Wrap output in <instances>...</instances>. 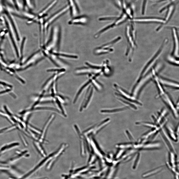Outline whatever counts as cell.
<instances>
[{
	"instance_id": "obj_1",
	"label": "cell",
	"mask_w": 179,
	"mask_h": 179,
	"mask_svg": "<svg viewBox=\"0 0 179 179\" xmlns=\"http://www.w3.org/2000/svg\"><path fill=\"white\" fill-rule=\"evenodd\" d=\"M127 25L125 30V35L127 45L125 53L129 61L132 59L134 52L137 47L136 32L135 26L133 22Z\"/></svg>"
},
{
	"instance_id": "obj_2",
	"label": "cell",
	"mask_w": 179,
	"mask_h": 179,
	"mask_svg": "<svg viewBox=\"0 0 179 179\" xmlns=\"http://www.w3.org/2000/svg\"><path fill=\"white\" fill-rule=\"evenodd\" d=\"M166 40L163 42L161 45L154 54L148 61L142 70L140 76L137 80H139L145 76L147 73L150 72L153 67L154 66L159 58L160 56L166 46L167 40Z\"/></svg>"
},
{
	"instance_id": "obj_3",
	"label": "cell",
	"mask_w": 179,
	"mask_h": 179,
	"mask_svg": "<svg viewBox=\"0 0 179 179\" xmlns=\"http://www.w3.org/2000/svg\"><path fill=\"white\" fill-rule=\"evenodd\" d=\"M115 86L116 88L118 93H115L116 95L119 97L120 99L123 101L129 102L137 106H141L142 104L141 103L137 100L135 97L132 95H130L122 87L118 86L117 85L115 84Z\"/></svg>"
},
{
	"instance_id": "obj_4",
	"label": "cell",
	"mask_w": 179,
	"mask_h": 179,
	"mask_svg": "<svg viewBox=\"0 0 179 179\" xmlns=\"http://www.w3.org/2000/svg\"><path fill=\"white\" fill-rule=\"evenodd\" d=\"M70 9V7L69 5L66 6L52 15L45 22H44V26L45 30H46V31H47L49 26L52 23L63 15Z\"/></svg>"
},
{
	"instance_id": "obj_5",
	"label": "cell",
	"mask_w": 179,
	"mask_h": 179,
	"mask_svg": "<svg viewBox=\"0 0 179 179\" xmlns=\"http://www.w3.org/2000/svg\"><path fill=\"white\" fill-rule=\"evenodd\" d=\"M130 22L140 23H166L165 20L154 17H147L134 18Z\"/></svg>"
},
{
	"instance_id": "obj_6",
	"label": "cell",
	"mask_w": 179,
	"mask_h": 179,
	"mask_svg": "<svg viewBox=\"0 0 179 179\" xmlns=\"http://www.w3.org/2000/svg\"><path fill=\"white\" fill-rule=\"evenodd\" d=\"M58 2V0H53L45 7L33 19L34 21L38 22L39 20L43 19L46 16L47 13Z\"/></svg>"
},
{
	"instance_id": "obj_7",
	"label": "cell",
	"mask_w": 179,
	"mask_h": 179,
	"mask_svg": "<svg viewBox=\"0 0 179 179\" xmlns=\"http://www.w3.org/2000/svg\"><path fill=\"white\" fill-rule=\"evenodd\" d=\"M55 115H52V116L50 117L49 120H48L43 130L41 132V136L39 137V141L40 143H44L45 142L44 140L46 136V134L47 132V130L53 120L54 119L55 117Z\"/></svg>"
},
{
	"instance_id": "obj_8",
	"label": "cell",
	"mask_w": 179,
	"mask_h": 179,
	"mask_svg": "<svg viewBox=\"0 0 179 179\" xmlns=\"http://www.w3.org/2000/svg\"><path fill=\"white\" fill-rule=\"evenodd\" d=\"M72 16H75L78 11V8L75 0H68Z\"/></svg>"
},
{
	"instance_id": "obj_9",
	"label": "cell",
	"mask_w": 179,
	"mask_h": 179,
	"mask_svg": "<svg viewBox=\"0 0 179 179\" xmlns=\"http://www.w3.org/2000/svg\"><path fill=\"white\" fill-rule=\"evenodd\" d=\"M87 19L85 17L82 16L75 18L70 20L69 22V24H86Z\"/></svg>"
},
{
	"instance_id": "obj_10",
	"label": "cell",
	"mask_w": 179,
	"mask_h": 179,
	"mask_svg": "<svg viewBox=\"0 0 179 179\" xmlns=\"http://www.w3.org/2000/svg\"><path fill=\"white\" fill-rule=\"evenodd\" d=\"M162 167L161 166L147 171L143 174L142 177L146 178L152 176L160 173L161 171Z\"/></svg>"
},
{
	"instance_id": "obj_11",
	"label": "cell",
	"mask_w": 179,
	"mask_h": 179,
	"mask_svg": "<svg viewBox=\"0 0 179 179\" xmlns=\"http://www.w3.org/2000/svg\"><path fill=\"white\" fill-rule=\"evenodd\" d=\"M163 95H164V96H163V99L168 104L170 108H171L172 110L173 111V112L175 116L177 117L178 116L177 113L173 106V103L171 102L167 95L165 94Z\"/></svg>"
},
{
	"instance_id": "obj_12",
	"label": "cell",
	"mask_w": 179,
	"mask_h": 179,
	"mask_svg": "<svg viewBox=\"0 0 179 179\" xmlns=\"http://www.w3.org/2000/svg\"><path fill=\"white\" fill-rule=\"evenodd\" d=\"M19 145V143L18 142H14L6 145L3 146L0 149V154L10 150L14 147L18 146Z\"/></svg>"
},
{
	"instance_id": "obj_13",
	"label": "cell",
	"mask_w": 179,
	"mask_h": 179,
	"mask_svg": "<svg viewBox=\"0 0 179 179\" xmlns=\"http://www.w3.org/2000/svg\"><path fill=\"white\" fill-rule=\"evenodd\" d=\"M114 50L113 48H102L101 47L96 49L95 51V53L97 55H100L107 53L113 52Z\"/></svg>"
},
{
	"instance_id": "obj_14",
	"label": "cell",
	"mask_w": 179,
	"mask_h": 179,
	"mask_svg": "<svg viewBox=\"0 0 179 179\" xmlns=\"http://www.w3.org/2000/svg\"><path fill=\"white\" fill-rule=\"evenodd\" d=\"M159 80L161 83L163 85L179 88V84L161 78H158Z\"/></svg>"
},
{
	"instance_id": "obj_15",
	"label": "cell",
	"mask_w": 179,
	"mask_h": 179,
	"mask_svg": "<svg viewBox=\"0 0 179 179\" xmlns=\"http://www.w3.org/2000/svg\"><path fill=\"white\" fill-rule=\"evenodd\" d=\"M175 41V48L174 53L176 56H178L179 54V41L175 29L174 28L173 29Z\"/></svg>"
},
{
	"instance_id": "obj_16",
	"label": "cell",
	"mask_w": 179,
	"mask_h": 179,
	"mask_svg": "<svg viewBox=\"0 0 179 179\" xmlns=\"http://www.w3.org/2000/svg\"><path fill=\"white\" fill-rule=\"evenodd\" d=\"M24 6L28 10H32L34 8V5L32 0H23Z\"/></svg>"
},
{
	"instance_id": "obj_17",
	"label": "cell",
	"mask_w": 179,
	"mask_h": 179,
	"mask_svg": "<svg viewBox=\"0 0 179 179\" xmlns=\"http://www.w3.org/2000/svg\"><path fill=\"white\" fill-rule=\"evenodd\" d=\"M34 143L35 147H36L37 151L42 156L44 157H45L46 155V153L42 146L38 143L34 142Z\"/></svg>"
},
{
	"instance_id": "obj_18",
	"label": "cell",
	"mask_w": 179,
	"mask_h": 179,
	"mask_svg": "<svg viewBox=\"0 0 179 179\" xmlns=\"http://www.w3.org/2000/svg\"><path fill=\"white\" fill-rule=\"evenodd\" d=\"M127 108V107H124L112 110H102L101 112L103 113H114L124 111Z\"/></svg>"
},
{
	"instance_id": "obj_19",
	"label": "cell",
	"mask_w": 179,
	"mask_h": 179,
	"mask_svg": "<svg viewBox=\"0 0 179 179\" xmlns=\"http://www.w3.org/2000/svg\"><path fill=\"white\" fill-rule=\"evenodd\" d=\"M174 9V5H171V6H170L169 10L167 13V16L165 20L166 22L168 21L170 18L171 17L173 13V12Z\"/></svg>"
},
{
	"instance_id": "obj_20",
	"label": "cell",
	"mask_w": 179,
	"mask_h": 179,
	"mask_svg": "<svg viewBox=\"0 0 179 179\" xmlns=\"http://www.w3.org/2000/svg\"><path fill=\"white\" fill-rule=\"evenodd\" d=\"M140 153H138L136 156L135 160L133 162L132 168L134 170L136 169L137 168L139 163L140 158Z\"/></svg>"
},
{
	"instance_id": "obj_21",
	"label": "cell",
	"mask_w": 179,
	"mask_h": 179,
	"mask_svg": "<svg viewBox=\"0 0 179 179\" xmlns=\"http://www.w3.org/2000/svg\"><path fill=\"white\" fill-rule=\"evenodd\" d=\"M91 82V80H90L89 81L87 82V83L84 84L83 86H82L81 88L80 89V90L77 93L76 96L75 97V98L74 100V103H75L77 101L78 96L79 95L81 94L82 91H83V90L88 85L89 83H90Z\"/></svg>"
},
{
	"instance_id": "obj_22",
	"label": "cell",
	"mask_w": 179,
	"mask_h": 179,
	"mask_svg": "<svg viewBox=\"0 0 179 179\" xmlns=\"http://www.w3.org/2000/svg\"><path fill=\"white\" fill-rule=\"evenodd\" d=\"M16 128V127L14 125L10 126L1 129H0V134L4 133V132L9 131Z\"/></svg>"
},
{
	"instance_id": "obj_23",
	"label": "cell",
	"mask_w": 179,
	"mask_h": 179,
	"mask_svg": "<svg viewBox=\"0 0 179 179\" xmlns=\"http://www.w3.org/2000/svg\"><path fill=\"white\" fill-rule=\"evenodd\" d=\"M93 88H92L91 89L90 94H89V95L88 97V98L87 100H86L84 102V103H85V104L83 107L84 108H85L87 107L88 104L90 101L91 98V97L93 94Z\"/></svg>"
},
{
	"instance_id": "obj_24",
	"label": "cell",
	"mask_w": 179,
	"mask_h": 179,
	"mask_svg": "<svg viewBox=\"0 0 179 179\" xmlns=\"http://www.w3.org/2000/svg\"><path fill=\"white\" fill-rule=\"evenodd\" d=\"M14 6L17 10H19L21 7V4L19 0H12Z\"/></svg>"
},
{
	"instance_id": "obj_25",
	"label": "cell",
	"mask_w": 179,
	"mask_h": 179,
	"mask_svg": "<svg viewBox=\"0 0 179 179\" xmlns=\"http://www.w3.org/2000/svg\"><path fill=\"white\" fill-rule=\"evenodd\" d=\"M117 19L115 17H108L100 18L99 19L100 21L110 20H113Z\"/></svg>"
},
{
	"instance_id": "obj_26",
	"label": "cell",
	"mask_w": 179,
	"mask_h": 179,
	"mask_svg": "<svg viewBox=\"0 0 179 179\" xmlns=\"http://www.w3.org/2000/svg\"><path fill=\"white\" fill-rule=\"evenodd\" d=\"M86 64L88 65L89 67H90L91 68L94 69L96 70H99L101 68L100 66H95L94 65H92L91 64H90L88 63H86Z\"/></svg>"
},
{
	"instance_id": "obj_27",
	"label": "cell",
	"mask_w": 179,
	"mask_h": 179,
	"mask_svg": "<svg viewBox=\"0 0 179 179\" xmlns=\"http://www.w3.org/2000/svg\"><path fill=\"white\" fill-rule=\"evenodd\" d=\"M0 84H1L4 85H5L6 86H10V85H7L6 84V83H3V82H0Z\"/></svg>"
}]
</instances>
